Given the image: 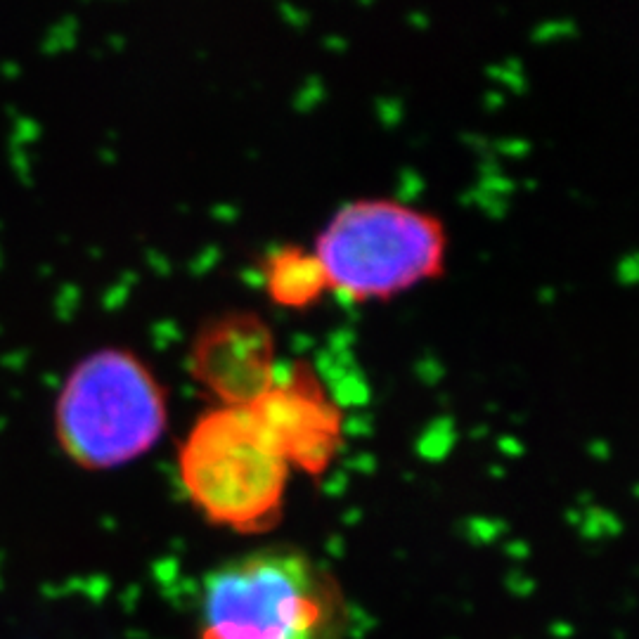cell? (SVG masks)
I'll list each match as a JSON object with an SVG mask.
<instances>
[{"instance_id":"1","label":"cell","mask_w":639,"mask_h":639,"mask_svg":"<svg viewBox=\"0 0 639 639\" xmlns=\"http://www.w3.org/2000/svg\"><path fill=\"white\" fill-rule=\"evenodd\" d=\"M337 578L294 547L223 561L202 580L199 639H346Z\"/></svg>"},{"instance_id":"2","label":"cell","mask_w":639,"mask_h":639,"mask_svg":"<svg viewBox=\"0 0 639 639\" xmlns=\"http://www.w3.org/2000/svg\"><path fill=\"white\" fill-rule=\"evenodd\" d=\"M329 292L355 303L393 301L441 280L450 232L436 211L398 197H358L339 206L315 240Z\"/></svg>"},{"instance_id":"3","label":"cell","mask_w":639,"mask_h":639,"mask_svg":"<svg viewBox=\"0 0 639 639\" xmlns=\"http://www.w3.org/2000/svg\"><path fill=\"white\" fill-rule=\"evenodd\" d=\"M180 479L216 524L261 531L275 524L289 464L249 405L204 415L180 450Z\"/></svg>"},{"instance_id":"4","label":"cell","mask_w":639,"mask_h":639,"mask_svg":"<svg viewBox=\"0 0 639 639\" xmlns=\"http://www.w3.org/2000/svg\"><path fill=\"white\" fill-rule=\"evenodd\" d=\"M57 419L74 460L86 467H114L154 443L164 422V400L138 360L102 353L71 374Z\"/></svg>"},{"instance_id":"5","label":"cell","mask_w":639,"mask_h":639,"mask_svg":"<svg viewBox=\"0 0 639 639\" xmlns=\"http://www.w3.org/2000/svg\"><path fill=\"white\" fill-rule=\"evenodd\" d=\"M289 469L320 476L344 445V410L308 363H294L249 405Z\"/></svg>"},{"instance_id":"6","label":"cell","mask_w":639,"mask_h":639,"mask_svg":"<svg viewBox=\"0 0 639 639\" xmlns=\"http://www.w3.org/2000/svg\"><path fill=\"white\" fill-rule=\"evenodd\" d=\"M199 370L228 405H251L277 374L268 329L254 320L218 327L199 348Z\"/></svg>"},{"instance_id":"7","label":"cell","mask_w":639,"mask_h":639,"mask_svg":"<svg viewBox=\"0 0 639 639\" xmlns=\"http://www.w3.org/2000/svg\"><path fill=\"white\" fill-rule=\"evenodd\" d=\"M266 287L277 303L289 308L311 306L329 292V282L313 249L284 247L270 256Z\"/></svg>"}]
</instances>
